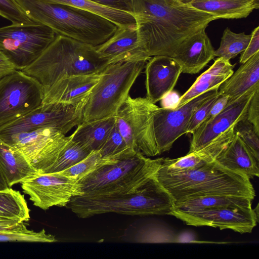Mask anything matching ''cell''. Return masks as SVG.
Listing matches in <instances>:
<instances>
[{"mask_svg": "<svg viewBox=\"0 0 259 259\" xmlns=\"http://www.w3.org/2000/svg\"><path fill=\"white\" fill-rule=\"evenodd\" d=\"M21 184L33 205L44 210L66 206L73 197L84 194L79 181L59 173L37 172Z\"/></svg>", "mask_w": 259, "mask_h": 259, "instance_id": "4fadbf2b", "label": "cell"}, {"mask_svg": "<svg viewBox=\"0 0 259 259\" xmlns=\"http://www.w3.org/2000/svg\"><path fill=\"white\" fill-rule=\"evenodd\" d=\"M251 34L235 33L227 27L224 31L220 45L214 50V56L230 60L243 52L247 47Z\"/></svg>", "mask_w": 259, "mask_h": 259, "instance_id": "1f68e13d", "label": "cell"}, {"mask_svg": "<svg viewBox=\"0 0 259 259\" xmlns=\"http://www.w3.org/2000/svg\"><path fill=\"white\" fill-rule=\"evenodd\" d=\"M162 160L163 158H147L136 151L101 165L79 181L84 193L82 196L98 198L134 192L150 180Z\"/></svg>", "mask_w": 259, "mask_h": 259, "instance_id": "5b68a950", "label": "cell"}, {"mask_svg": "<svg viewBox=\"0 0 259 259\" xmlns=\"http://www.w3.org/2000/svg\"><path fill=\"white\" fill-rule=\"evenodd\" d=\"M259 52V26L255 28L251 33L250 41L245 49L241 53L239 62L243 64Z\"/></svg>", "mask_w": 259, "mask_h": 259, "instance_id": "ab89813d", "label": "cell"}, {"mask_svg": "<svg viewBox=\"0 0 259 259\" xmlns=\"http://www.w3.org/2000/svg\"><path fill=\"white\" fill-rule=\"evenodd\" d=\"M175 202L153 176L136 191L105 198L73 197L66 206L80 218L114 212L132 215H170Z\"/></svg>", "mask_w": 259, "mask_h": 259, "instance_id": "8992f818", "label": "cell"}, {"mask_svg": "<svg viewBox=\"0 0 259 259\" xmlns=\"http://www.w3.org/2000/svg\"><path fill=\"white\" fill-rule=\"evenodd\" d=\"M229 101V97L228 96L219 95L212 105L206 119L212 117L220 113L226 107Z\"/></svg>", "mask_w": 259, "mask_h": 259, "instance_id": "7bdbcfd3", "label": "cell"}, {"mask_svg": "<svg viewBox=\"0 0 259 259\" xmlns=\"http://www.w3.org/2000/svg\"><path fill=\"white\" fill-rule=\"evenodd\" d=\"M258 88L259 85L251 88L240 97L229 102L220 113L205 120L192 134L188 153L202 148L237 122L246 118L249 102Z\"/></svg>", "mask_w": 259, "mask_h": 259, "instance_id": "2e32d148", "label": "cell"}, {"mask_svg": "<svg viewBox=\"0 0 259 259\" xmlns=\"http://www.w3.org/2000/svg\"><path fill=\"white\" fill-rule=\"evenodd\" d=\"M56 34L49 27L36 23L0 27V50L16 70L32 63L54 40Z\"/></svg>", "mask_w": 259, "mask_h": 259, "instance_id": "9c48e42d", "label": "cell"}, {"mask_svg": "<svg viewBox=\"0 0 259 259\" xmlns=\"http://www.w3.org/2000/svg\"><path fill=\"white\" fill-rule=\"evenodd\" d=\"M41 1L66 4L92 12L110 21L118 27L136 25L135 19L132 13L103 6L90 0Z\"/></svg>", "mask_w": 259, "mask_h": 259, "instance_id": "f1b7e54d", "label": "cell"}, {"mask_svg": "<svg viewBox=\"0 0 259 259\" xmlns=\"http://www.w3.org/2000/svg\"><path fill=\"white\" fill-rule=\"evenodd\" d=\"M234 130L259 161V135L253 125L245 118L235 124Z\"/></svg>", "mask_w": 259, "mask_h": 259, "instance_id": "8d00e7d4", "label": "cell"}, {"mask_svg": "<svg viewBox=\"0 0 259 259\" xmlns=\"http://www.w3.org/2000/svg\"><path fill=\"white\" fill-rule=\"evenodd\" d=\"M153 176L175 203L211 195L239 196L252 200L255 196L249 179L224 167L215 160L178 172H166L159 168Z\"/></svg>", "mask_w": 259, "mask_h": 259, "instance_id": "7a4b0ae2", "label": "cell"}, {"mask_svg": "<svg viewBox=\"0 0 259 259\" xmlns=\"http://www.w3.org/2000/svg\"><path fill=\"white\" fill-rule=\"evenodd\" d=\"M95 48L109 64L147 61L150 58L140 42L136 25L118 27L108 40Z\"/></svg>", "mask_w": 259, "mask_h": 259, "instance_id": "e0dca14e", "label": "cell"}, {"mask_svg": "<svg viewBox=\"0 0 259 259\" xmlns=\"http://www.w3.org/2000/svg\"><path fill=\"white\" fill-rule=\"evenodd\" d=\"M30 209L24 196L11 187L0 190V218L27 221L30 219Z\"/></svg>", "mask_w": 259, "mask_h": 259, "instance_id": "f546056e", "label": "cell"}, {"mask_svg": "<svg viewBox=\"0 0 259 259\" xmlns=\"http://www.w3.org/2000/svg\"><path fill=\"white\" fill-rule=\"evenodd\" d=\"M8 185L6 182L2 173L0 170V190H3L9 188Z\"/></svg>", "mask_w": 259, "mask_h": 259, "instance_id": "bcb514c9", "label": "cell"}, {"mask_svg": "<svg viewBox=\"0 0 259 259\" xmlns=\"http://www.w3.org/2000/svg\"><path fill=\"white\" fill-rule=\"evenodd\" d=\"M15 70L13 64L0 50V79Z\"/></svg>", "mask_w": 259, "mask_h": 259, "instance_id": "ee69618b", "label": "cell"}, {"mask_svg": "<svg viewBox=\"0 0 259 259\" xmlns=\"http://www.w3.org/2000/svg\"><path fill=\"white\" fill-rule=\"evenodd\" d=\"M0 16L15 25L36 23L29 17L16 0H0Z\"/></svg>", "mask_w": 259, "mask_h": 259, "instance_id": "d590c367", "label": "cell"}, {"mask_svg": "<svg viewBox=\"0 0 259 259\" xmlns=\"http://www.w3.org/2000/svg\"><path fill=\"white\" fill-rule=\"evenodd\" d=\"M181 66L182 73L196 74L213 59L214 50L203 29L186 39L171 56Z\"/></svg>", "mask_w": 259, "mask_h": 259, "instance_id": "ffe728a7", "label": "cell"}, {"mask_svg": "<svg viewBox=\"0 0 259 259\" xmlns=\"http://www.w3.org/2000/svg\"><path fill=\"white\" fill-rule=\"evenodd\" d=\"M103 158L121 159L137 151L129 148L115 124L106 142L99 150Z\"/></svg>", "mask_w": 259, "mask_h": 259, "instance_id": "e575fe53", "label": "cell"}, {"mask_svg": "<svg viewBox=\"0 0 259 259\" xmlns=\"http://www.w3.org/2000/svg\"><path fill=\"white\" fill-rule=\"evenodd\" d=\"M219 96V94L218 92L195 109L190 119L187 129V134H192L206 120L212 105Z\"/></svg>", "mask_w": 259, "mask_h": 259, "instance_id": "74e56055", "label": "cell"}, {"mask_svg": "<svg viewBox=\"0 0 259 259\" xmlns=\"http://www.w3.org/2000/svg\"><path fill=\"white\" fill-rule=\"evenodd\" d=\"M0 138L18 149L37 172H40L56 161L71 137H66L55 128H41L0 135Z\"/></svg>", "mask_w": 259, "mask_h": 259, "instance_id": "8fae6325", "label": "cell"}, {"mask_svg": "<svg viewBox=\"0 0 259 259\" xmlns=\"http://www.w3.org/2000/svg\"><path fill=\"white\" fill-rule=\"evenodd\" d=\"M85 101L76 105L42 103L25 116L0 127V135H8L41 128H53L65 135L82 122Z\"/></svg>", "mask_w": 259, "mask_h": 259, "instance_id": "7c38bea8", "label": "cell"}, {"mask_svg": "<svg viewBox=\"0 0 259 259\" xmlns=\"http://www.w3.org/2000/svg\"><path fill=\"white\" fill-rule=\"evenodd\" d=\"M115 122V116L82 122L70 135L71 139L91 152L99 151L109 137Z\"/></svg>", "mask_w": 259, "mask_h": 259, "instance_id": "4316f807", "label": "cell"}, {"mask_svg": "<svg viewBox=\"0 0 259 259\" xmlns=\"http://www.w3.org/2000/svg\"><path fill=\"white\" fill-rule=\"evenodd\" d=\"M147 61L112 63L101 72L98 83L87 98L82 122L115 116Z\"/></svg>", "mask_w": 259, "mask_h": 259, "instance_id": "52a82bcc", "label": "cell"}, {"mask_svg": "<svg viewBox=\"0 0 259 259\" xmlns=\"http://www.w3.org/2000/svg\"><path fill=\"white\" fill-rule=\"evenodd\" d=\"M192 7L218 19L247 17L259 8V0H185Z\"/></svg>", "mask_w": 259, "mask_h": 259, "instance_id": "d4e9b609", "label": "cell"}, {"mask_svg": "<svg viewBox=\"0 0 259 259\" xmlns=\"http://www.w3.org/2000/svg\"><path fill=\"white\" fill-rule=\"evenodd\" d=\"M34 22L66 36L94 47L108 40L118 27L92 12L66 4L41 0H16Z\"/></svg>", "mask_w": 259, "mask_h": 259, "instance_id": "3957f363", "label": "cell"}, {"mask_svg": "<svg viewBox=\"0 0 259 259\" xmlns=\"http://www.w3.org/2000/svg\"><path fill=\"white\" fill-rule=\"evenodd\" d=\"M259 85V52L241 64L219 87V95H227L230 102Z\"/></svg>", "mask_w": 259, "mask_h": 259, "instance_id": "cb8c5ba5", "label": "cell"}, {"mask_svg": "<svg viewBox=\"0 0 259 259\" xmlns=\"http://www.w3.org/2000/svg\"><path fill=\"white\" fill-rule=\"evenodd\" d=\"M170 215L187 225L206 226L229 229L241 234L251 233L258 222V206L249 207H221L194 211L173 209Z\"/></svg>", "mask_w": 259, "mask_h": 259, "instance_id": "5bb4252c", "label": "cell"}, {"mask_svg": "<svg viewBox=\"0 0 259 259\" xmlns=\"http://www.w3.org/2000/svg\"><path fill=\"white\" fill-rule=\"evenodd\" d=\"M230 60L218 58L212 65L199 76L191 87L180 97L178 107L209 91L219 88L234 72Z\"/></svg>", "mask_w": 259, "mask_h": 259, "instance_id": "603a6c76", "label": "cell"}, {"mask_svg": "<svg viewBox=\"0 0 259 259\" xmlns=\"http://www.w3.org/2000/svg\"><path fill=\"white\" fill-rule=\"evenodd\" d=\"M232 125L206 145L177 159L163 158L159 168L166 172H178L199 167L215 160L233 140L235 132Z\"/></svg>", "mask_w": 259, "mask_h": 259, "instance_id": "44dd1931", "label": "cell"}, {"mask_svg": "<svg viewBox=\"0 0 259 259\" xmlns=\"http://www.w3.org/2000/svg\"><path fill=\"white\" fill-rule=\"evenodd\" d=\"M218 89L205 92L175 109L158 107L153 118L158 154L169 150L174 142L187 134L190 119L195 109L218 92Z\"/></svg>", "mask_w": 259, "mask_h": 259, "instance_id": "9a60e30c", "label": "cell"}, {"mask_svg": "<svg viewBox=\"0 0 259 259\" xmlns=\"http://www.w3.org/2000/svg\"><path fill=\"white\" fill-rule=\"evenodd\" d=\"M0 170L9 187L37 172L18 149L1 138Z\"/></svg>", "mask_w": 259, "mask_h": 259, "instance_id": "484cf974", "label": "cell"}, {"mask_svg": "<svg viewBox=\"0 0 259 259\" xmlns=\"http://www.w3.org/2000/svg\"><path fill=\"white\" fill-rule=\"evenodd\" d=\"M109 64L95 47L56 34L42 53L22 71L37 80L45 91L64 77L100 73Z\"/></svg>", "mask_w": 259, "mask_h": 259, "instance_id": "277c9868", "label": "cell"}, {"mask_svg": "<svg viewBox=\"0 0 259 259\" xmlns=\"http://www.w3.org/2000/svg\"><path fill=\"white\" fill-rule=\"evenodd\" d=\"M7 241L54 243L57 240L55 236L47 234L45 229L39 232L27 229L23 223L15 229L0 232V242Z\"/></svg>", "mask_w": 259, "mask_h": 259, "instance_id": "836d02e7", "label": "cell"}, {"mask_svg": "<svg viewBox=\"0 0 259 259\" xmlns=\"http://www.w3.org/2000/svg\"><path fill=\"white\" fill-rule=\"evenodd\" d=\"M181 96L175 91H171L164 95L161 101V108L168 109H175L178 108Z\"/></svg>", "mask_w": 259, "mask_h": 259, "instance_id": "b9f144b4", "label": "cell"}, {"mask_svg": "<svg viewBox=\"0 0 259 259\" xmlns=\"http://www.w3.org/2000/svg\"><path fill=\"white\" fill-rule=\"evenodd\" d=\"M158 108L146 97L133 98L129 95L115 115L116 125L127 146L145 156L158 154L153 125Z\"/></svg>", "mask_w": 259, "mask_h": 259, "instance_id": "ba28073f", "label": "cell"}, {"mask_svg": "<svg viewBox=\"0 0 259 259\" xmlns=\"http://www.w3.org/2000/svg\"><path fill=\"white\" fill-rule=\"evenodd\" d=\"M215 160L224 167L249 179L259 176V161L236 133L231 142Z\"/></svg>", "mask_w": 259, "mask_h": 259, "instance_id": "7402d4cb", "label": "cell"}, {"mask_svg": "<svg viewBox=\"0 0 259 259\" xmlns=\"http://www.w3.org/2000/svg\"><path fill=\"white\" fill-rule=\"evenodd\" d=\"M252 199L246 197L211 195L187 199L175 203L173 209L184 211H194L221 207H251Z\"/></svg>", "mask_w": 259, "mask_h": 259, "instance_id": "83f0119b", "label": "cell"}, {"mask_svg": "<svg viewBox=\"0 0 259 259\" xmlns=\"http://www.w3.org/2000/svg\"><path fill=\"white\" fill-rule=\"evenodd\" d=\"M24 222L0 218V232L7 231L21 226Z\"/></svg>", "mask_w": 259, "mask_h": 259, "instance_id": "f6af8a7d", "label": "cell"}, {"mask_svg": "<svg viewBox=\"0 0 259 259\" xmlns=\"http://www.w3.org/2000/svg\"><path fill=\"white\" fill-rule=\"evenodd\" d=\"M118 160L119 159L103 158L102 157L99 151H92L80 161L63 171L57 173L79 181L98 167L114 162Z\"/></svg>", "mask_w": 259, "mask_h": 259, "instance_id": "d6a6232c", "label": "cell"}, {"mask_svg": "<svg viewBox=\"0 0 259 259\" xmlns=\"http://www.w3.org/2000/svg\"><path fill=\"white\" fill-rule=\"evenodd\" d=\"M91 152L83 146L72 141L70 138L56 161L38 173H57L63 171L82 160Z\"/></svg>", "mask_w": 259, "mask_h": 259, "instance_id": "4dcf8cb0", "label": "cell"}, {"mask_svg": "<svg viewBox=\"0 0 259 259\" xmlns=\"http://www.w3.org/2000/svg\"><path fill=\"white\" fill-rule=\"evenodd\" d=\"M101 6L115 10L132 12V0H90Z\"/></svg>", "mask_w": 259, "mask_h": 259, "instance_id": "60d3db41", "label": "cell"}, {"mask_svg": "<svg viewBox=\"0 0 259 259\" xmlns=\"http://www.w3.org/2000/svg\"><path fill=\"white\" fill-rule=\"evenodd\" d=\"M44 91L33 77L15 70L0 79V127L32 111L42 103Z\"/></svg>", "mask_w": 259, "mask_h": 259, "instance_id": "30bf717a", "label": "cell"}, {"mask_svg": "<svg viewBox=\"0 0 259 259\" xmlns=\"http://www.w3.org/2000/svg\"><path fill=\"white\" fill-rule=\"evenodd\" d=\"M180 1H183V2H185V0H180Z\"/></svg>", "mask_w": 259, "mask_h": 259, "instance_id": "7dc6e473", "label": "cell"}, {"mask_svg": "<svg viewBox=\"0 0 259 259\" xmlns=\"http://www.w3.org/2000/svg\"><path fill=\"white\" fill-rule=\"evenodd\" d=\"M246 118L259 135V88L256 89L249 102Z\"/></svg>", "mask_w": 259, "mask_h": 259, "instance_id": "f35d334b", "label": "cell"}, {"mask_svg": "<svg viewBox=\"0 0 259 259\" xmlns=\"http://www.w3.org/2000/svg\"><path fill=\"white\" fill-rule=\"evenodd\" d=\"M100 76L101 72L64 77L44 91L42 103L79 104L86 101Z\"/></svg>", "mask_w": 259, "mask_h": 259, "instance_id": "d6986e66", "label": "cell"}, {"mask_svg": "<svg viewBox=\"0 0 259 259\" xmlns=\"http://www.w3.org/2000/svg\"><path fill=\"white\" fill-rule=\"evenodd\" d=\"M141 44L148 55L171 57L186 39L215 20L180 0H132Z\"/></svg>", "mask_w": 259, "mask_h": 259, "instance_id": "6da1fadb", "label": "cell"}, {"mask_svg": "<svg viewBox=\"0 0 259 259\" xmlns=\"http://www.w3.org/2000/svg\"><path fill=\"white\" fill-rule=\"evenodd\" d=\"M145 67L146 98L155 104L174 90L182 68L172 57L167 56H152Z\"/></svg>", "mask_w": 259, "mask_h": 259, "instance_id": "ac0fdd59", "label": "cell"}]
</instances>
